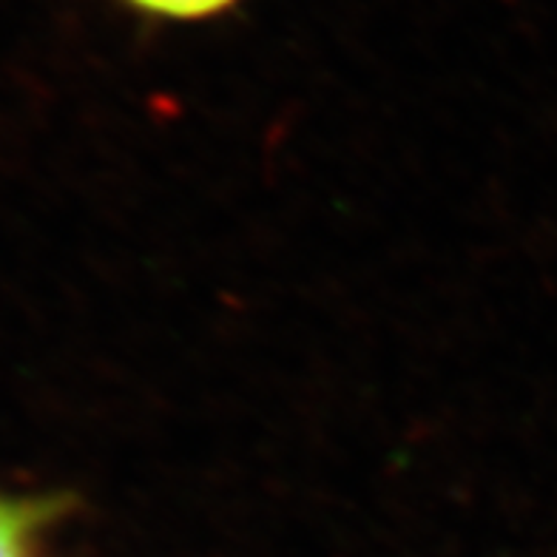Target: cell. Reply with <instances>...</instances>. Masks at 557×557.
<instances>
[{
	"label": "cell",
	"instance_id": "obj_2",
	"mask_svg": "<svg viewBox=\"0 0 557 557\" xmlns=\"http://www.w3.org/2000/svg\"><path fill=\"white\" fill-rule=\"evenodd\" d=\"M120 3L157 21L197 23L225 15L239 0H120Z\"/></svg>",
	"mask_w": 557,
	"mask_h": 557
},
{
	"label": "cell",
	"instance_id": "obj_1",
	"mask_svg": "<svg viewBox=\"0 0 557 557\" xmlns=\"http://www.w3.org/2000/svg\"><path fill=\"white\" fill-rule=\"evenodd\" d=\"M66 498L0 495V557H35L37 537L66 512Z\"/></svg>",
	"mask_w": 557,
	"mask_h": 557
}]
</instances>
